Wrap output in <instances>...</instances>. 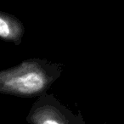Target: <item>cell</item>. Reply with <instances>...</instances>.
Here are the masks:
<instances>
[{"label": "cell", "mask_w": 124, "mask_h": 124, "mask_svg": "<svg viewBox=\"0 0 124 124\" xmlns=\"http://www.w3.org/2000/svg\"><path fill=\"white\" fill-rule=\"evenodd\" d=\"M25 27L16 16L0 10V38L19 45L24 36Z\"/></svg>", "instance_id": "cell-3"}, {"label": "cell", "mask_w": 124, "mask_h": 124, "mask_svg": "<svg viewBox=\"0 0 124 124\" xmlns=\"http://www.w3.org/2000/svg\"><path fill=\"white\" fill-rule=\"evenodd\" d=\"M26 122L30 124H87L80 114L75 115L52 94L38 97L31 106Z\"/></svg>", "instance_id": "cell-2"}, {"label": "cell", "mask_w": 124, "mask_h": 124, "mask_svg": "<svg viewBox=\"0 0 124 124\" xmlns=\"http://www.w3.org/2000/svg\"><path fill=\"white\" fill-rule=\"evenodd\" d=\"M63 71V65L47 60L29 59L0 71V93L21 98L45 94Z\"/></svg>", "instance_id": "cell-1"}]
</instances>
